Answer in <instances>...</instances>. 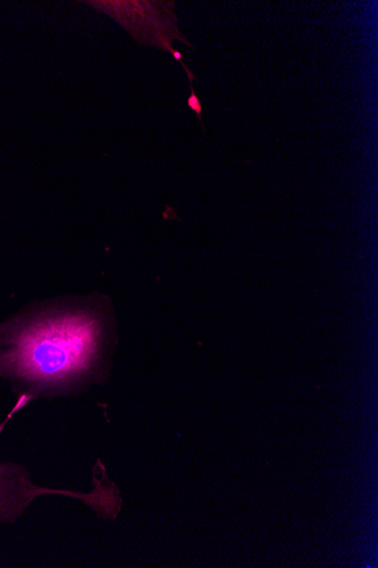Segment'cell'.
<instances>
[{"label":"cell","instance_id":"obj_1","mask_svg":"<svg viewBox=\"0 0 378 568\" xmlns=\"http://www.w3.org/2000/svg\"><path fill=\"white\" fill-rule=\"evenodd\" d=\"M118 344L113 303L100 294L38 301L0 322V379L17 396L0 435L37 399L74 397L104 384Z\"/></svg>","mask_w":378,"mask_h":568},{"label":"cell","instance_id":"obj_2","mask_svg":"<svg viewBox=\"0 0 378 568\" xmlns=\"http://www.w3.org/2000/svg\"><path fill=\"white\" fill-rule=\"evenodd\" d=\"M93 488L83 493L72 489H53L37 485L23 464L0 460V525L17 524L31 505L44 496H61L82 501L98 518L115 521L123 506L119 486L108 477L102 462H96Z\"/></svg>","mask_w":378,"mask_h":568},{"label":"cell","instance_id":"obj_3","mask_svg":"<svg viewBox=\"0 0 378 568\" xmlns=\"http://www.w3.org/2000/svg\"><path fill=\"white\" fill-rule=\"evenodd\" d=\"M82 4L112 18L120 23L135 41L166 51L180 62L185 70L190 85L195 80L185 65L184 57L175 50L172 42L182 41L194 48L178 29L175 2H140V0H84Z\"/></svg>","mask_w":378,"mask_h":568}]
</instances>
